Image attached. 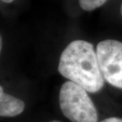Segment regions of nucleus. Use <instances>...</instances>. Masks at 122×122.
Listing matches in <instances>:
<instances>
[{"label": "nucleus", "instance_id": "423d86ee", "mask_svg": "<svg viewBox=\"0 0 122 122\" xmlns=\"http://www.w3.org/2000/svg\"><path fill=\"white\" fill-rule=\"evenodd\" d=\"M101 122H122V118L117 117H112L105 119Z\"/></svg>", "mask_w": 122, "mask_h": 122}, {"label": "nucleus", "instance_id": "f257e3e1", "mask_svg": "<svg viewBox=\"0 0 122 122\" xmlns=\"http://www.w3.org/2000/svg\"><path fill=\"white\" fill-rule=\"evenodd\" d=\"M58 71L87 92L97 93L104 86L105 79L100 71L97 53L88 41L76 40L71 42L61 53Z\"/></svg>", "mask_w": 122, "mask_h": 122}, {"label": "nucleus", "instance_id": "39448f33", "mask_svg": "<svg viewBox=\"0 0 122 122\" xmlns=\"http://www.w3.org/2000/svg\"><path fill=\"white\" fill-rule=\"evenodd\" d=\"M107 0H79L81 8L84 10L91 11L102 6Z\"/></svg>", "mask_w": 122, "mask_h": 122}, {"label": "nucleus", "instance_id": "1a4fd4ad", "mask_svg": "<svg viewBox=\"0 0 122 122\" xmlns=\"http://www.w3.org/2000/svg\"><path fill=\"white\" fill-rule=\"evenodd\" d=\"M121 16H122V4H121Z\"/></svg>", "mask_w": 122, "mask_h": 122}, {"label": "nucleus", "instance_id": "7ed1b4c3", "mask_svg": "<svg viewBox=\"0 0 122 122\" xmlns=\"http://www.w3.org/2000/svg\"><path fill=\"white\" fill-rule=\"evenodd\" d=\"M96 53L105 81L122 89V42L111 39L102 41L97 45Z\"/></svg>", "mask_w": 122, "mask_h": 122}, {"label": "nucleus", "instance_id": "f03ea898", "mask_svg": "<svg viewBox=\"0 0 122 122\" xmlns=\"http://www.w3.org/2000/svg\"><path fill=\"white\" fill-rule=\"evenodd\" d=\"M59 102L61 112L71 122H97L94 102L86 90L75 82L67 81L62 85Z\"/></svg>", "mask_w": 122, "mask_h": 122}, {"label": "nucleus", "instance_id": "6e6552de", "mask_svg": "<svg viewBox=\"0 0 122 122\" xmlns=\"http://www.w3.org/2000/svg\"><path fill=\"white\" fill-rule=\"evenodd\" d=\"M48 122H62L60 121H48Z\"/></svg>", "mask_w": 122, "mask_h": 122}, {"label": "nucleus", "instance_id": "0eeeda50", "mask_svg": "<svg viewBox=\"0 0 122 122\" xmlns=\"http://www.w3.org/2000/svg\"><path fill=\"white\" fill-rule=\"evenodd\" d=\"M3 2H6V3H10V2H12L14 1V0H2Z\"/></svg>", "mask_w": 122, "mask_h": 122}, {"label": "nucleus", "instance_id": "20e7f679", "mask_svg": "<svg viewBox=\"0 0 122 122\" xmlns=\"http://www.w3.org/2000/svg\"><path fill=\"white\" fill-rule=\"evenodd\" d=\"M22 100L6 94L0 86V116L2 117H14L21 114L25 109Z\"/></svg>", "mask_w": 122, "mask_h": 122}]
</instances>
